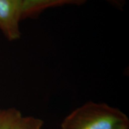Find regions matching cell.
I'll return each instance as SVG.
<instances>
[{"instance_id":"cell-3","label":"cell","mask_w":129,"mask_h":129,"mask_svg":"<svg viewBox=\"0 0 129 129\" xmlns=\"http://www.w3.org/2000/svg\"><path fill=\"white\" fill-rule=\"evenodd\" d=\"M87 0H23L22 19L35 18L45 9L64 5H80Z\"/></svg>"},{"instance_id":"cell-1","label":"cell","mask_w":129,"mask_h":129,"mask_svg":"<svg viewBox=\"0 0 129 129\" xmlns=\"http://www.w3.org/2000/svg\"><path fill=\"white\" fill-rule=\"evenodd\" d=\"M120 109L103 103L88 102L67 115L60 129H113L128 121Z\"/></svg>"},{"instance_id":"cell-7","label":"cell","mask_w":129,"mask_h":129,"mask_svg":"<svg viewBox=\"0 0 129 129\" xmlns=\"http://www.w3.org/2000/svg\"><path fill=\"white\" fill-rule=\"evenodd\" d=\"M113 129H129V120L117 125L116 127Z\"/></svg>"},{"instance_id":"cell-2","label":"cell","mask_w":129,"mask_h":129,"mask_svg":"<svg viewBox=\"0 0 129 129\" xmlns=\"http://www.w3.org/2000/svg\"><path fill=\"white\" fill-rule=\"evenodd\" d=\"M23 0H0V31L7 40L16 41L21 37Z\"/></svg>"},{"instance_id":"cell-6","label":"cell","mask_w":129,"mask_h":129,"mask_svg":"<svg viewBox=\"0 0 129 129\" xmlns=\"http://www.w3.org/2000/svg\"><path fill=\"white\" fill-rule=\"evenodd\" d=\"M119 9H122L125 5V0H105Z\"/></svg>"},{"instance_id":"cell-5","label":"cell","mask_w":129,"mask_h":129,"mask_svg":"<svg viewBox=\"0 0 129 129\" xmlns=\"http://www.w3.org/2000/svg\"><path fill=\"white\" fill-rule=\"evenodd\" d=\"M21 115L20 111L15 108L0 109V129H11Z\"/></svg>"},{"instance_id":"cell-4","label":"cell","mask_w":129,"mask_h":129,"mask_svg":"<svg viewBox=\"0 0 129 129\" xmlns=\"http://www.w3.org/2000/svg\"><path fill=\"white\" fill-rule=\"evenodd\" d=\"M44 121L35 116L21 115L12 125L11 129H42Z\"/></svg>"}]
</instances>
